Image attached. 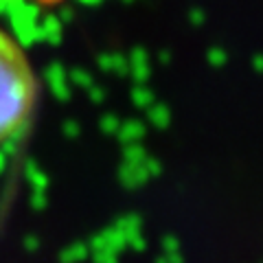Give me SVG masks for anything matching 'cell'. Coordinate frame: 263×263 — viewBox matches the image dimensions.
<instances>
[{"instance_id": "obj_1", "label": "cell", "mask_w": 263, "mask_h": 263, "mask_svg": "<svg viewBox=\"0 0 263 263\" xmlns=\"http://www.w3.org/2000/svg\"><path fill=\"white\" fill-rule=\"evenodd\" d=\"M37 79L27 53L0 29V145L22 134L35 110Z\"/></svg>"}]
</instances>
